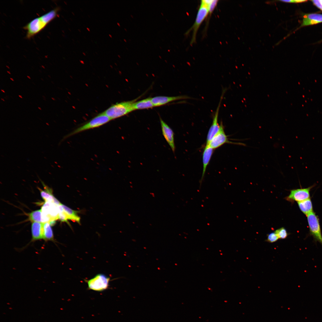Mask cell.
Masks as SVG:
<instances>
[{
  "instance_id": "obj_1",
  "label": "cell",
  "mask_w": 322,
  "mask_h": 322,
  "mask_svg": "<svg viewBox=\"0 0 322 322\" xmlns=\"http://www.w3.org/2000/svg\"><path fill=\"white\" fill-rule=\"evenodd\" d=\"M59 9L58 7H56L27 24L23 27L27 31L26 38L30 39L43 30L57 16Z\"/></svg>"
},
{
  "instance_id": "obj_2",
  "label": "cell",
  "mask_w": 322,
  "mask_h": 322,
  "mask_svg": "<svg viewBox=\"0 0 322 322\" xmlns=\"http://www.w3.org/2000/svg\"><path fill=\"white\" fill-rule=\"evenodd\" d=\"M111 120L104 112H102L65 136L62 140L85 131L100 127L106 124Z\"/></svg>"
},
{
  "instance_id": "obj_3",
  "label": "cell",
  "mask_w": 322,
  "mask_h": 322,
  "mask_svg": "<svg viewBox=\"0 0 322 322\" xmlns=\"http://www.w3.org/2000/svg\"><path fill=\"white\" fill-rule=\"evenodd\" d=\"M138 99L116 103L112 105L103 112L112 120L120 117L134 111L133 104Z\"/></svg>"
},
{
  "instance_id": "obj_4",
  "label": "cell",
  "mask_w": 322,
  "mask_h": 322,
  "mask_svg": "<svg viewBox=\"0 0 322 322\" xmlns=\"http://www.w3.org/2000/svg\"><path fill=\"white\" fill-rule=\"evenodd\" d=\"M110 278L105 274L99 273L92 278L85 280L89 290L97 292H102L107 289L109 287Z\"/></svg>"
},
{
  "instance_id": "obj_5",
  "label": "cell",
  "mask_w": 322,
  "mask_h": 322,
  "mask_svg": "<svg viewBox=\"0 0 322 322\" xmlns=\"http://www.w3.org/2000/svg\"><path fill=\"white\" fill-rule=\"evenodd\" d=\"M306 216L310 234L315 242H318L322 245V235L318 218L313 211Z\"/></svg>"
},
{
  "instance_id": "obj_6",
  "label": "cell",
  "mask_w": 322,
  "mask_h": 322,
  "mask_svg": "<svg viewBox=\"0 0 322 322\" xmlns=\"http://www.w3.org/2000/svg\"><path fill=\"white\" fill-rule=\"evenodd\" d=\"M209 14L208 7L200 4L198 9L194 23L191 29L187 31L188 34L192 30L193 33L191 44L195 43L196 41V34L198 29L202 22Z\"/></svg>"
},
{
  "instance_id": "obj_7",
  "label": "cell",
  "mask_w": 322,
  "mask_h": 322,
  "mask_svg": "<svg viewBox=\"0 0 322 322\" xmlns=\"http://www.w3.org/2000/svg\"><path fill=\"white\" fill-rule=\"evenodd\" d=\"M58 206L51 202H45L41 209L42 223L49 222L58 219Z\"/></svg>"
},
{
  "instance_id": "obj_8",
  "label": "cell",
  "mask_w": 322,
  "mask_h": 322,
  "mask_svg": "<svg viewBox=\"0 0 322 322\" xmlns=\"http://www.w3.org/2000/svg\"><path fill=\"white\" fill-rule=\"evenodd\" d=\"M226 90V89H224L222 90L219 102L213 117L212 124L208 133L206 145H208L209 144V142L218 132L220 129L221 123H220V124L219 125L218 122L219 113L221 102L222 100L224 94Z\"/></svg>"
},
{
  "instance_id": "obj_9",
  "label": "cell",
  "mask_w": 322,
  "mask_h": 322,
  "mask_svg": "<svg viewBox=\"0 0 322 322\" xmlns=\"http://www.w3.org/2000/svg\"><path fill=\"white\" fill-rule=\"evenodd\" d=\"M313 186L307 188L293 189L290 191L289 195L285 199L292 203L300 202L310 198V192Z\"/></svg>"
},
{
  "instance_id": "obj_10",
  "label": "cell",
  "mask_w": 322,
  "mask_h": 322,
  "mask_svg": "<svg viewBox=\"0 0 322 322\" xmlns=\"http://www.w3.org/2000/svg\"><path fill=\"white\" fill-rule=\"evenodd\" d=\"M221 126L220 129L214 136L208 145L213 149L217 148L224 144L232 143L229 141L227 136L226 134L224 129L222 123L221 122Z\"/></svg>"
},
{
  "instance_id": "obj_11",
  "label": "cell",
  "mask_w": 322,
  "mask_h": 322,
  "mask_svg": "<svg viewBox=\"0 0 322 322\" xmlns=\"http://www.w3.org/2000/svg\"><path fill=\"white\" fill-rule=\"evenodd\" d=\"M160 121L162 134L172 151L174 153L175 146L174 132L171 127L161 118H160Z\"/></svg>"
},
{
  "instance_id": "obj_12",
  "label": "cell",
  "mask_w": 322,
  "mask_h": 322,
  "mask_svg": "<svg viewBox=\"0 0 322 322\" xmlns=\"http://www.w3.org/2000/svg\"><path fill=\"white\" fill-rule=\"evenodd\" d=\"M189 98H191L185 95L175 96H160L151 97V101L154 107L163 106L176 100Z\"/></svg>"
},
{
  "instance_id": "obj_13",
  "label": "cell",
  "mask_w": 322,
  "mask_h": 322,
  "mask_svg": "<svg viewBox=\"0 0 322 322\" xmlns=\"http://www.w3.org/2000/svg\"><path fill=\"white\" fill-rule=\"evenodd\" d=\"M213 148L208 145H206L203 153V171L200 183L201 185L203 180L207 167L208 165L213 152Z\"/></svg>"
},
{
  "instance_id": "obj_14",
  "label": "cell",
  "mask_w": 322,
  "mask_h": 322,
  "mask_svg": "<svg viewBox=\"0 0 322 322\" xmlns=\"http://www.w3.org/2000/svg\"><path fill=\"white\" fill-rule=\"evenodd\" d=\"M43 223L32 222L31 226V242L43 239Z\"/></svg>"
},
{
  "instance_id": "obj_15",
  "label": "cell",
  "mask_w": 322,
  "mask_h": 322,
  "mask_svg": "<svg viewBox=\"0 0 322 322\" xmlns=\"http://www.w3.org/2000/svg\"><path fill=\"white\" fill-rule=\"evenodd\" d=\"M322 22V15L312 13L306 14L303 17L301 26H304Z\"/></svg>"
},
{
  "instance_id": "obj_16",
  "label": "cell",
  "mask_w": 322,
  "mask_h": 322,
  "mask_svg": "<svg viewBox=\"0 0 322 322\" xmlns=\"http://www.w3.org/2000/svg\"><path fill=\"white\" fill-rule=\"evenodd\" d=\"M154 107L151 97L147 98L140 100L135 101L133 104V110L148 109Z\"/></svg>"
},
{
  "instance_id": "obj_17",
  "label": "cell",
  "mask_w": 322,
  "mask_h": 322,
  "mask_svg": "<svg viewBox=\"0 0 322 322\" xmlns=\"http://www.w3.org/2000/svg\"><path fill=\"white\" fill-rule=\"evenodd\" d=\"M297 202L301 211L306 216L313 211L312 204L310 198Z\"/></svg>"
},
{
  "instance_id": "obj_18",
  "label": "cell",
  "mask_w": 322,
  "mask_h": 322,
  "mask_svg": "<svg viewBox=\"0 0 322 322\" xmlns=\"http://www.w3.org/2000/svg\"><path fill=\"white\" fill-rule=\"evenodd\" d=\"M41 196L45 202H51L58 206L61 203L52 194L51 191L48 189L45 190L40 189Z\"/></svg>"
},
{
  "instance_id": "obj_19",
  "label": "cell",
  "mask_w": 322,
  "mask_h": 322,
  "mask_svg": "<svg viewBox=\"0 0 322 322\" xmlns=\"http://www.w3.org/2000/svg\"><path fill=\"white\" fill-rule=\"evenodd\" d=\"M43 239L45 241H54V235L49 222L43 223Z\"/></svg>"
},
{
  "instance_id": "obj_20",
  "label": "cell",
  "mask_w": 322,
  "mask_h": 322,
  "mask_svg": "<svg viewBox=\"0 0 322 322\" xmlns=\"http://www.w3.org/2000/svg\"><path fill=\"white\" fill-rule=\"evenodd\" d=\"M62 206L68 220H73L80 223V218L78 216L77 211L73 210L63 204H62Z\"/></svg>"
},
{
  "instance_id": "obj_21",
  "label": "cell",
  "mask_w": 322,
  "mask_h": 322,
  "mask_svg": "<svg viewBox=\"0 0 322 322\" xmlns=\"http://www.w3.org/2000/svg\"><path fill=\"white\" fill-rule=\"evenodd\" d=\"M41 209L32 212L29 214V219L31 221L42 223Z\"/></svg>"
},
{
  "instance_id": "obj_22",
  "label": "cell",
  "mask_w": 322,
  "mask_h": 322,
  "mask_svg": "<svg viewBox=\"0 0 322 322\" xmlns=\"http://www.w3.org/2000/svg\"><path fill=\"white\" fill-rule=\"evenodd\" d=\"M279 239H286L289 235L286 229L282 227L275 230V231Z\"/></svg>"
},
{
  "instance_id": "obj_23",
  "label": "cell",
  "mask_w": 322,
  "mask_h": 322,
  "mask_svg": "<svg viewBox=\"0 0 322 322\" xmlns=\"http://www.w3.org/2000/svg\"><path fill=\"white\" fill-rule=\"evenodd\" d=\"M267 238L266 241L270 243H274L277 241L279 239L275 232H273L267 234Z\"/></svg>"
},
{
  "instance_id": "obj_24",
  "label": "cell",
  "mask_w": 322,
  "mask_h": 322,
  "mask_svg": "<svg viewBox=\"0 0 322 322\" xmlns=\"http://www.w3.org/2000/svg\"><path fill=\"white\" fill-rule=\"evenodd\" d=\"M219 1L218 0H213L212 2L209 5L208 8L209 10V16L211 15L212 12L216 7Z\"/></svg>"
},
{
  "instance_id": "obj_25",
  "label": "cell",
  "mask_w": 322,
  "mask_h": 322,
  "mask_svg": "<svg viewBox=\"0 0 322 322\" xmlns=\"http://www.w3.org/2000/svg\"><path fill=\"white\" fill-rule=\"evenodd\" d=\"M312 1L315 5L322 10V4L320 0H312Z\"/></svg>"
},
{
  "instance_id": "obj_26",
  "label": "cell",
  "mask_w": 322,
  "mask_h": 322,
  "mask_svg": "<svg viewBox=\"0 0 322 322\" xmlns=\"http://www.w3.org/2000/svg\"><path fill=\"white\" fill-rule=\"evenodd\" d=\"M213 0H202L201 1V4L204 5L208 7L209 5Z\"/></svg>"
},
{
  "instance_id": "obj_27",
  "label": "cell",
  "mask_w": 322,
  "mask_h": 322,
  "mask_svg": "<svg viewBox=\"0 0 322 322\" xmlns=\"http://www.w3.org/2000/svg\"><path fill=\"white\" fill-rule=\"evenodd\" d=\"M306 1V0H295L296 3L302 2H305V1Z\"/></svg>"
},
{
  "instance_id": "obj_28",
  "label": "cell",
  "mask_w": 322,
  "mask_h": 322,
  "mask_svg": "<svg viewBox=\"0 0 322 322\" xmlns=\"http://www.w3.org/2000/svg\"><path fill=\"white\" fill-rule=\"evenodd\" d=\"M10 78L13 81H14V80L12 78Z\"/></svg>"
},
{
  "instance_id": "obj_29",
  "label": "cell",
  "mask_w": 322,
  "mask_h": 322,
  "mask_svg": "<svg viewBox=\"0 0 322 322\" xmlns=\"http://www.w3.org/2000/svg\"><path fill=\"white\" fill-rule=\"evenodd\" d=\"M19 97H21V98H22V97L21 96V95H19Z\"/></svg>"
},
{
  "instance_id": "obj_30",
  "label": "cell",
  "mask_w": 322,
  "mask_h": 322,
  "mask_svg": "<svg viewBox=\"0 0 322 322\" xmlns=\"http://www.w3.org/2000/svg\"><path fill=\"white\" fill-rule=\"evenodd\" d=\"M1 91H2V92H4V93L5 92V91H4V90H3L1 89Z\"/></svg>"
},
{
  "instance_id": "obj_31",
  "label": "cell",
  "mask_w": 322,
  "mask_h": 322,
  "mask_svg": "<svg viewBox=\"0 0 322 322\" xmlns=\"http://www.w3.org/2000/svg\"><path fill=\"white\" fill-rule=\"evenodd\" d=\"M27 77H28V78H29V79H30V76H27Z\"/></svg>"
},
{
  "instance_id": "obj_32",
  "label": "cell",
  "mask_w": 322,
  "mask_h": 322,
  "mask_svg": "<svg viewBox=\"0 0 322 322\" xmlns=\"http://www.w3.org/2000/svg\"><path fill=\"white\" fill-rule=\"evenodd\" d=\"M52 99H53V100H55V99H54V98H52Z\"/></svg>"
},
{
  "instance_id": "obj_33",
  "label": "cell",
  "mask_w": 322,
  "mask_h": 322,
  "mask_svg": "<svg viewBox=\"0 0 322 322\" xmlns=\"http://www.w3.org/2000/svg\"><path fill=\"white\" fill-rule=\"evenodd\" d=\"M1 99L2 100H3V101H5V100H4V99H2V98H1Z\"/></svg>"
},
{
  "instance_id": "obj_34",
  "label": "cell",
  "mask_w": 322,
  "mask_h": 322,
  "mask_svg": "<svg viewBox=\"0 0 322 322\" xmlns=\"http://www.w3.org/2000/svg\"><path fill=\"white\" fill-rule=\"evenodd\" d=\"M7 72H8V73H9V74H11V73H10V72H9L8 71H7Z\"/></svg>"
},
{
  "instance_id": "obj_35",
  "label": "cell",
  "mask_w": 322,
  "mask_h": 322,
  "mask_svg": "<svg viewBox=\"0 0 322 322\" xmlns=\"http://www.w3.org/2000/svg\"><path fill=\"white\" fill-rule=\"evenodd\" d=\"M38 108H39V109H40V110H41V108H40L39 107H38Z\"/></svg>"
},
{
  "instance_id": "obj_36",
  "label": "cell",
  "mask_w": 322,
  "mask_h": 322,
  "mask_svg": "<svg viewBox=\"0 0 322 322\" xmlns=\"http://www.w3.org/2000/svg\"><path fill=\"white\" fill-rule=\"evenodd\" d=\"M320 1L321 2V3L322 4V0H320Z\"/></svg>"
}]
</instances>
